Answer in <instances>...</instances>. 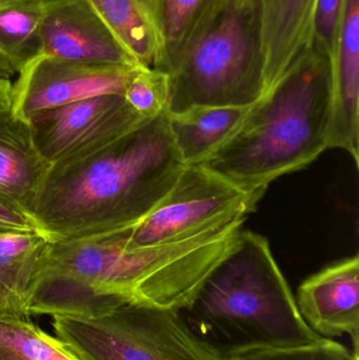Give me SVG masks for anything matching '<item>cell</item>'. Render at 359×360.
I'll list each match as a JSON object with an SVG mask.
<instances>
[{"label": "cell", "mask_w": 359, "mask_h": 360, "mask_svg": "<svg viewBox=\"0 0 359 360\" xmlns=\"http://www.w3.org/2000/svg\"><path fill=\"white\" fill-rule=\"evenodd\" d=\"M50 167L36 148L31 124L12 110L0 111V202L31 218L34 198Z\"/></svg>", "instance_id": "cell-13"}, {"label": "cell", "mask_w": 359, "mask_h": 360, "mask_svg": "<svg viewBox=\"0 0 359 360\" xmlns=\"http://www.w3.org/2000/svg\"><path fill=\"white\" fill-rule=\"evenodd\" d=\"M330 57L311 44L200 166L261 199L328 149Z\"/></svg>", "instance_id": "cell-3"}, {"label": "cell", "mask_w": 359, "mask_h": 360, "mask_svg": "<svg viewBox=\"0 0 359 360\" xmlns=\"http://www.w3.org/2000/svg\"><path fill=\"white\" fill-rule=\"evenodd\" d=\"M170 82L162 70L139 65L126 84L124 97L128 105L145 120L167 111Z\"/></svg>", "instance_id": "cell-21"}, {"label": "cell", "mask_w": 359, "mask_h": 360, "mask_svg": "<svg viewBox=\"0 0 359 360\" xmlns=\"http://www.w3.org/2000/svg\"><path fill=\"white\" fill-rule=\"evenodd\" d=\"M318 0H261L266 93L312 44Z\"/></svg>", "instance_id": "cell-14"}, {"label": "cell", "mask_w": 359, "mask_h": 360, "mask_svg": "<svg viewBox=\"0 0 359 360\" xmlns=\"http://www.w3.org/2000/svg\"><path fill=\"white\" fill-rule=\"evenodd\" d=\"M86 1L139 65H157L162 52L159 0Z\"/></svg>", "instance_id": "cell-15"}, {"label": "cell", "mask_w": 359, "mask_h": 360, "mask_svg": "<svg viewBox=\"0 0 359 360\" xmlns=\"http://www.w3.org/2000/svg\"><path fill=\"white\" fill-rule=\"evenodd\" d=\"M147 120L124 95L105 94L42 112L30 124L40 155L57 166L95 153Z\"/></svg>", "instance_id": "cell-8"}, {"label": "cell", "mask_w": 359, "mask_h": 360, "mask_svg": "<svg viewBox=\"0 0 359 360\" xmlns=\"http://www.w3.org/2000/svg\"><path fill=\"white\" fill-rule=\"evenodd\" d=\"M61 0H27L0 6V54L16 74L39 53V30L46 13Z\"/></svg>", "instance_id": "cell-19"}, {"label": "cell", "mask_w": 359, "mask_h": 360, "mask_svg": "<svg viewBox=\"0 0 359 360\" xmlns=\"http://www.w3.org/2000/svg\"><path fill=\"white\" fill-rule=\"evenodd\" d=\"M303 321L328 338L348 335L358 355L359 257L341 260L306 279L295 300Z\"/></svg>", "instance_id": "cell-11"}, {"label": "cell", "mask_w": 359, "mask_h": 360, "mask_svg": "<svg viewBox=\"0 0 359 360\" xmlns=\"http://www.w3.org/2000/svg\"><path fill=\"white\" fill-rule=\"evenodd\" d=\"M12 91L11 80L0 77V111L12 110Z\"/></svg>", "instance_id": "cell-25"}, {"label": "cell", "mask_w": 359, "mask_h": 360, "mask_svg": "<svg viewBox=\"0 0 359 360\" xmlns=\"http://www.w3.org/2000/svg\"><path fill=\"white\" fill-rule=\"evenodd\" d=\"M170 82L167 113L193 107H249L266 94L261 0H223Z\"/></svg>", "instance_id": "cell-5"}, {"label": "cell", "mask_w": 359, "mask_h": 360, "mask_svg": "<svg viewBox=\"0 0 359 360\" xmlns=\"http://www.w3.org/2000/svg\"><path fill=\"white\" fill-rule=\"evenodd\" d=\"M21 1H27V0H0V6L17 4V2ZM15 74H16V72L13 69L10 61H8L4 55L0 54V77L8 78V79H10V78L13 77Z\"/></svg>", "instance_id": "cell-26"}, {"label": "cell", "mask_w": 359, "mask_h": 360, "mask_svg": "<svg viewBox=\"0 0 359 360\" xmlns=\"http://www.w3.org/2000/svg\"><path fill=\"white\" fill-rule=\"evenodd\" d=\"M0 360H79L18 315H0Z\"/></svg>", "instance_id": "cell-20"}, {"label": "cell", "mask_w": 359, "mask_h": 360, "mask_svg": "<svg viewBox=\"0 0 359 360\" xmlns=\"http://www.w3.org/2000/svg\"><path fill=\"white\" fill-rule=\"evenodd\" d=\"M226 360H359V357L344 345L324 338L316 344L295 348L248 349Z\"/></svg>", "instance_id": "cell-22"}, {"label": "cell", "mask_w": 359, "mask_h": 360, "mask_svg": "<svg viewBox=\"0 0 359 360\" xmlns=\"http://www.w3.org/2000/svg\"><path fill=\"white\" fill-rule=\"evenodd\" d=\"M259 200L200 165L185 166L166 196L133 226L126 248L179 243L246 220Z\"/></svg>", "instance_id": "cell-7"}, {"label": "cell", "mask_w": 359, "mask_h": 360, "mask_svg": "<svg viewBox=\"0 0 359 360\" xmlns=\"http://www.w3.org/2000/svg\"><path fill=\"white\" fill-rule=\"evenodd\" d=\"M139 65L82 63L36 55L21 68L13 84V114L30 122L37 114L76 101L99 95H124Z\"/></svg>", "instance_id": "cell-9"}, {"label": "cell", "mask_w": 359, "mask_h": 360, "mask_svg": "<svg viewBox=\"0 0 359 360\" xmlns=\"http://www.w3.org/2000/svg\"><path fill=\"white\" fill-rule=\"evenodd\" d=\"M57 340L79 360H226L178 312L126 300L95 317L53 316Z\"/></svg>", "instance_id": "cell-6"}, {"label": "cell", "mask_w": 359, "mask_h": 360, "mask_svg": "<svg viewBox=\"0 0 359 360\" xmlns=\"http://www.w3.org/2000/svg\"><path fill=\"white\" fill-rule=\"evenodd\" d=\"M38 232L33 220L22 212L0 202V235Z\"/></svg>", "instance_id": "cell-24"}, {"label": "cell", "mask_w": 359, "mask_h": 360, "mask_svg": "<svg viewBox=\"0 0 359 360\" xmlns=\"http://www.w3.org/2000/svg\"><path fill=\"white\" fill-rule=\"evenodd\" d=\"M192 333L223 359L254 348H295L322 340L303 321L269 241L251 231L178 311Z\"/></svg>", "instance_id": "cell-4"}, {"label": "cell", "mask_w": 359, "mask_h": 360, "mask_svg": "<svg viewBox=\"0 0 359 360\" xmlns=\"http://www.w3.org/2000/svg\"><path fill=\"white\" fill-rule=\"evenodd\" d=\"M133 226L48 240L25 316L95 317L126 300L177 312L191 304L225 256L223 240L207 232L179 243L128 249Z\"/></svg>", "instance_id": "cell-1"}, {"label": "cell", "mask_w": 359, "mask_h": 360, "mask_svg": "<svg viewBox=\"0 0 359 360\" xmlns=\"http://www.w3.org/2000/svg\"><path fill=\"white\" fill-rule=\"evenodd\" d=\"M223 0H159L162 52L156 69L170 73L210 22Z\"/></svg>", "instance_id": "cell-18"}, {"label": "cell", "mask_w": 359, "mask_h": 360, "mask_svg": "<svg viewBox=\"0 0 359 360\" xmlns=\"http://www.w3.org/2000/svg\"><path fill=\"white\" fill-rule=\"evenodd\" d=\"M185 166L164 111L86 158L51 166L30 216L50 241L133 226L166 196Z\"/></svg>", "instance_id": "cell-2"}, {"label": "cell", "mask_w": 359, "mask_h": 360, "mask_svg": "<svg viewBox=\"0 0 359 360\" xmlns=\"http://www.w3.org/2000/svg\"><path fill=\"white\" fill-rule=\"evenodd\" d=\"M38 54L82 63L139 65L86 0H61L46 13Z\"/></svg>", "instance_id": "cell-10"}, {"label": "cell", "mask_w": 359, "mask_h": 360, "mask_svg": "<svg viewBox=\"0 0 359 360\" xmlns=\"http://www.w3.org/2000/svg\"><path fill=\"white\" fill-rule=\"evenodd\" d=\"M0 315H13L1 302H0Z\"/></svg>", "instance_id": "cell-27"}, {"label": "cell", "mask_w": 359, "mask_h": 360, "mask_svg": "<svg viewBox=\"0 0 359 360\" xmlns=\"http://www.w3.org/2000/svg\"><path fill=\"white\" fill-rule=\"evenodd\" d=\"M48 238L40 232L0 235V302L13 315L25 316V304Z\"/></svg>", "instance_id": "cell-17"}, {"label": "cell", "mask_w": 359, "mask_h": 360, "mask_svg": "<svg viewBox=\"0 0 359 360\" xmlns=\"http://www.w3.org/2000/svg\"><path fill=\"white\" fill-rule=\"evenodd\" d=\"M328 149H341L359 164V0H346L330 54Z\"/></svg>", "instance_id": "cell-12"}, {"label": "cell", "mask_w": 359, "mask_h": 360, "mask_svg": "<svg viewBox=\"0 0 359 360\" xmlns=\"http://www.w3.org/2000/svg\"><path fill=\"white\" fill-rule=\"evenodd\" d=\"M250 107L204 105L168 114L171 136L183 164H202L235 130Z\"/></svg>", "instance_id": "cell-16"}, {"label": "cell", "mask_w": 359, "mask_h": 360, "mask_svg": "<svg viewBox=\"0 0 359 360\" xmlns=\"http://www.w3.org/2000/svg\"><path fill=\"white\" fill-rule=\"evenodd\" d=\"M346 0H318L312 44L330 56L345 10Z\"/></svg>", "instance_id": "cell-23"}]
</instances>
